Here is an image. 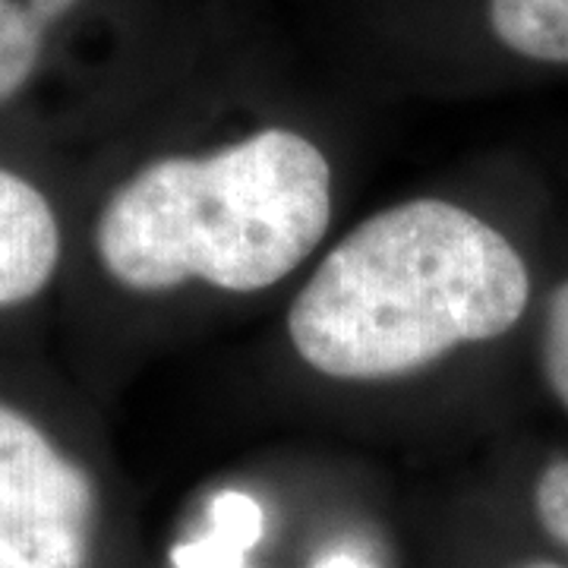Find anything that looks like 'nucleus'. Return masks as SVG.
<instances>
[{"label": "nucleus", "mask_w": 568, "mask_h": 568, "mask_svg": "<svg viewBox=\"0 0 568 568\" xmlns=\"http://www.w3.org/2000/svg\"><path fill=\"white\" fill-rule=\"evenodd\" d=\"M534 511L540 528L547 530L559 547L568 549V458L552 465L537 477L534 487Z\"/></svg>", "instance_id": "8"}, {"label": "nucleus", "mask_w": 568, "mask_h": 568, "mask_svg": "<svg viewBox=\"0 0 568 568\" xmlns=\"http://www.w3.org/2000/svg\"><path fill=\"white\" fill-rule=\"evenodd\" d=\"M61 222L51 200L22 174L0 168V310L32 304L61 265Z\"/></svg>", "instance_id": "4"}, {"label": "nucleus", "mask_w": 568, "mask_h": 568, "mask_svg": "<svg viewBox=\"0 0 568 568\" xmlns=\"http://www.w3.org/2000/svg\"><path fill=\"white\" fill-rule=\"evenodd\" d=\"M99 493L22 407L0 402V568H92Z\"/></svg>", "instance_id": "3"}, {"label": "nucleus", "mask_w": 568, "mask_h": 568, "mask_svg": "<svg viewBox=\"0 0 568 568\" xmlns=\"http://www.w3.org/2000/svg\"><path fill=\"white\" fill-rule=\"evenodd\" d=\"M487 20L511 54L568 67V0H489Z\"/></svg>", "instance_id": "6"}, {"label": "nucleus", "mask_w": 568, "mask_h": 568, "mask_svg": "<svg viewBox=\"0 0 568 568\" xmlns=\"http://www.w3.org/2000/svg\"><path fill=\"white\" fill-rule=\"evenodd\" d=\"M530 272L499 227L446 200H407L325 253L287 310V338L335 383H392L511 332Z\"/></svg>", "instance_id": "1"}, {"label": "nucleus", "mask_w": 568, "mask_h": 568, "mask_svg": "<svg viewBox=\"0 0 568 568\" xmlns=\"http://www.w3.org/2000/svg\"><path fill=\"white\" fill-rule=\"evenodd\" d=\"M544 373L552 395L568 410V282L549 294L544 323Z\"/></svg>", "instance_id": "7"}, {"label": "nucleus", "mask_w": 568, "mask_h": 568, "mask_svg": "<svg viewBox=\"0 0 568 568\" xmlns=\"http://www.w3.org/2000/svg\"><path fill=\"white\" fill-rule=\"evenodd\" d=\"M80 0H0V104L13 102L41 61L44 36Z\"/></svg>", "instance_id": "5"}, {"label": "nucleus", "mask_w": 568, "mask_h": 568, "mask_svg": "<svg viewBox=\"0 0 568 568\" xmlns=\"http://www.w3.org/2000/svg\"><path fill=\"white\" fill-rule=\"evenodd\" d=\"M332 164L304 133L265 126L212 155H164L114 186L95 222L111 282L136 294L205 284L260 294L332 224Z\"/></svg>", "instance_id": "2"}, {"label": "nucleus", "mask_w": 568, "mask_h": 568, "mask_svg": "<svg viewBox=\"0 0 568 568\" xmlns=\"http://www.w3.org/2000/svg\"><path fill=\"white\" fill-rule=\"evenodd\" d=\"M518 568H566V566H559V562H525V566H518Z\"/></svg>", "instance_id": "9"}]
</instances>
